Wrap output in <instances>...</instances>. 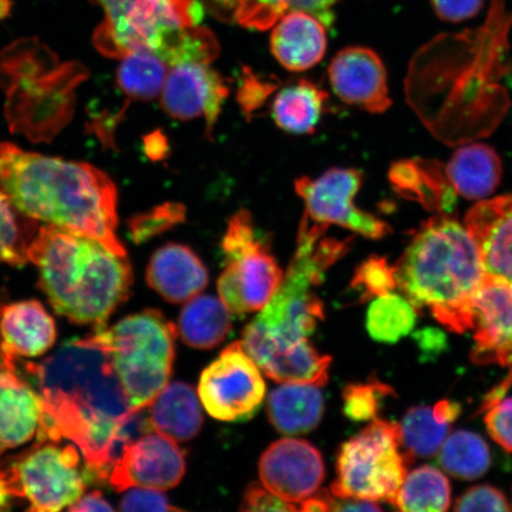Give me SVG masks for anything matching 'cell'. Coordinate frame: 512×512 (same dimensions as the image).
<instances>
[{"instance_id": "47", "label": "cell", "mask_w": 512, "mask_h": 512, "mask_svg": "<svg viewBox=\"0 0 512 512\" xmlns=\"http://www.w3.org/2000/svg\"><path fill=\"white\" fill-rule=\"evenodd\" d=\"M433 411L441 422L452 424L453 421L458 419L460 412H462V407H460L458 402L443 400L434 406Z\"/></svg>"}, {"instance_id": "43", "label": "cell", "mask_w": 512, "mask_h": 512, "mask_svg": "<svg viewBox=\"0 0 512 512\" xmlns=\"http://www.w3.org/2000/svg\"><path fill=\"white\" fill-rule=\"evenodd\" d=\"M485 0H431L435 14L448 23H460L476 17Z\"/></svg>"}, {"instance_id": "32", "label": "cell", "mask_w": 512, "mask_h": 512, "mask_svg": "<svg viewBox=\"0 0 512 512\" xmlns=\"http://www.w3.org/2000/svg\"><path fill=\"white\" fill-rule=\"evenodd\" d=\"M418 319V310L406 297L392 292L377 297L367 313V330L380 343H396L411 332Z\"/></svg>"}, {"instance_id": "17", "label": "cell", "mask_w": 512, "mask_h": 512, "mask_svg": "<svg viewBox=\"0 0 512 512\" xmlns=\"http://www.w3.org/2000/svg\"><path fill=\"white\" fill-rule=\"evenodd\" d=\"M329 79L339 99L370 113L392 106L386 66L374 50L351 47L339 51L329 67Z\"/></svg>"}, {"instance_id": "50", "label": "cell", "mask_w": 512, "mask_h": 512, "mask_svg": "<svg viewBox=\"0 0 512 512\" xmlns=\"http://www.w3.org/2000/svg\"><path fill=\"white\" fill-rule=\"evenodd\" d=\"M3 306H4V305H2V302H0V310H2V307H3ZM0 342H2V338H0Z\"/></svg>"}, {"instance_id": "27", "label": "cell", "mask_w": 512, "mask_h": 512, "mask_svg": "<svg viewBox=\"0 0 512 512\" xmlns=\"http://www.w3.org/2000/svg\"><path fill=\"white\" fill-rule=\"evenodd\" d=\"M441 165L428 160H406L392 166L390 182L399 194L414 197L427 208H434L444 214L456 203L454 191L446 170Z\"/></svg>"}, {"instance_id": "10", "label": "cell", "mask_w": 512, "mask_h": 512, "mask_svg": "<svg viewBox=\"0 0 512 512\" xmlns=\"http://www.w3.org/2000/svg\"><path fill=\"white\" fill-rule=\"evenodd\" d=\"M266 384L260 368L243 348L230 344L203 371L198 396L206 411L221 421H246L265 400Z\"/></svg>"}, {"instance_id": "6", "label": "cell", "mask_w": 512, "mask_h": 512, "mask_svg": "<svg viewBox=\"0 0 512 512\" xmlns=\"http://www.w3.org/2000/svg\"><path fill=\"white\" fill-rule=\"evenodd\" d=\"M105 12L95 30V48L123 59L147 50L165 62L185 29L200 25L203 8L198 0H91Z\"/></svg>"}, {"instance_id": "12", "label": "cell", "mask_w": 512, "mask_h": 512, "mask_svg": "<svg viewBox=\"0 0 512 512\" xmlns=\"http://www.w3.org/2000/svg\"><path fill=\"white\" fill-rule=\"evenodd\" d=\"M184 473V453L177 441L149 432L124 446L108 479L119 492L132 488L164 491L175 488Z\"/></svg>"}, {"instance_id": "45", "label": "cell", "mask_w": 512, "mask_h": 512, "mask_svg": "<svg viewBox=\"0 0 512 512\" xmlns=\"http://www.w3.org/2000/svg\"><path fill=\"white\" fill-rule=\"evenodd\" d=\"M69 510L75 512L113 511L114 508L100 491H93L91 494L82 495L78 502L69 507Z\"/></svg>"}, {"instance_id": "35", "label": "cell", "mask_w": 512, "mask_h": 512, "mask_svg": "<svg viewBox=\"0 0 512 512\" xmlns=\"http://www.w3.org/2000/svg\"><path fill=\"white\" fill-rule=\"evenodd\" d=\"M35 233L34 220L17 210L10 198L0 191V262L12 266L27 264Z\"/></svg>"}, {"instance_id": "41", "label": "cell", "mask_w": 512, "mask_h": 512, "mask_svg": "<svg viewBox=\"0 0 512 512\" xmlns=\"http://www.w3.org/2000/svg\"><path fill=\"white\" fill-rule=\"evenodd\" d=\"M486 411L484 421L491 438L512 452V398L498 401Z\"/></svg>"}, {"instance_id": "25", "label": "cell", "mask_w": 512, "mask_h": 512, "mask_svg": "<svg viewBox=\"0 0 512 512\" xmlns=\"http://www.w3.org/2000/svg\"><path fill=\"white\" fill-rule=\"evenodd\" d=\"M445 170L457 195L470 201H483L494 194L503 174L501 158L485 144L462 147L454 153Z\"/></svg>"}, {"instance_id": "16", "label": "cell", "mask_w": 512, "mask_h": 512, "mask_svg": "<svg viewBox=\"0 0 512 512\" xmlns=\"http://www.w3.org/2000/svg\"><path fill=\"white\" fill-rule=\"evenodd\" d=\"M472 307L476 342L472 361L512 367V287L485 275Z\"/></svg>"}, {"instance_id": "9", "label": "cell", "mask_w": 512, "mask_h": 512, "mask_svg": "<svg viewBox=\"0 0 512 512\" xmlns=\"http://www.w3.org/2000/svg\"><path fill=\"white\" fill-rule=\"evenodd\" d=\"M12 492L30 503V511H60L79 501L86 490L80 454L73 445L42 440L5 465Z\"/></svg>"}, {"instance_id": "4", "label": "cell", "mask_w": 512, "mask_h": 512, "mask_svg": "<svg viewBox=\"0 0 512 512\" xmlns=\"http://www.w3.org/2000/svg\"><path fill=\"white\" fill-rule=\"evenodd\" d=\"M394 266L396 285L416 310L428 307L447 330L473 329V299L485 273L469 230L439 214L426 221Z\"/></svg>"}, {"instance_id": "14", "label": "cell", "mask_w": 512, "mask_h": 512, "mask_svg": "<svg viewBox=\"0 0 512 512\" xmlns=\"http://www.w3.org/2000/svg\"><path fill=\"white\" fill-rule=\"evenodd\" d=\"M163 110L178 120H206L213 131L229 89L209 64L188 63L171 67L162 93Z\"/></svg>"}, {"instance_id": "40", "label": "cell", "mask_w": 512, "mask_h": 512, "mask_svg": "<svg viewBox=\"0 0 512 512\" xmlns=\"http://www.w3.org/2000/svg\"><path fill=\"white\" fill-rule=\"evenodd\" d=\"M456 511H511V504L501 490L491 485H477L467 490L454 505Z\"/></svg>"}, {"instance_id": "3", "label": "cell", "mask_w": 512, "mask_h": 512, "mask_svg": "<svg viewBox=\"0 0 512 512\" xmlns=\"http://www.w3.org/2000/svg\"><path fill=\"white\" fill-rule=\"evenodd\" d=\"M28 259L50 305L74 324L104 325L130 296L127 255L89 236L46 224L31 241Z\"/></svg>"}, {"instance_id": "1", "label": "cell", "mask_w": 512, "mask_h": 512, "mask_svg": "<svg viewBox=\"0 0 512 512\" xmlns=\"http://www.w3.org/2000/svg\"><path fill=\"white\" fill-rule=\"evenodd\" d=\"M25 368L41 396L37 440L73 441L89 476L107 479L126 444L155 432L149 407L133 411L110 358L91 336L64 343Z\"/></svg>"}, {"instance_id": "19", "label": "cell", "mask_w": 512, "mask_h": 512, "mask_svg": "<svg viewBox=\"0 0 512 512\" xmlns=\"http://www.w3.org/2000/svg\"><path fill=\"white\" fill-rule=\"evenodd\" d=\"M147 283L166 302L187 303L208 285V271L187 246L168 243L152 255L146 272Z\"/></svg>"}, {"instance_id": "21", "label": "cell", "mask_w": 512, "mask_h": 512, "mask_svg": "<svg viewBox=\"0 0 512 512\" xmlns=\"http://www.w3.org/2000/svg\"><path fill=\"white\" fill-rule=\"evenodd\" d=\"M41 414L40 394L18 370L0 367V454L34 438Z\"/></svg>"}, {"instance_id": "7", "label": "cell", "mask_w": 512, "mask_h": 512, "mask_svg": "<svg viewBox=\"0 0 512 512\" xmlns=\"http://www.w3.org/2000/svg\"><path fill=\"white\" fill-rule=\"evenodd\" d=\"M413 462L403 450L400 425L376 418L342 445L330 492L336 497L393 504Z\"/></svg>"}, {"instance_id": "42", "label": "cell", "mask_w": 512, "mask_h": 512, "mask_svg": "<svg viewBox=\"0 0 512 512\" xmlns=\"http://www.w3.org/2000/svg\"><path fill=\"white\" fill-rule=\"evenodd\" d=\"M121 511H179L160 490L132 488L120 501Z\"/></svg>"}, {"instance_id": "28", "label": "cell", "mask_w": 512, "mask_h": 512, "mask_svg": "<svg viewBox=\"0 0 512 512\" xmlns=\"http://www.w3.org/2000/svg\"><path fill=\"white\" fill-rule=\"evenodd\" d=\"M182 341L191 348L217 347L232 330V318L221 299L196 296L183 307L176 326Z\"/></svg>"}, {"instance_id": "37", "label": "cell", "mask_w": 512, "mask_h": 512, "mask_svg": "<svg viewBox=\"0 0 512 512\" xmlns=\"http://www.w3.org/2000/svg\"><path fill=\"white\" fill-rule=\"evenodd\" d=\"M351 288L357 293L361 303L393 292L396 285L394 266L380 256H371L357 268Z\"/></svg>"}, {"instance_id": "13", "label": "cell", "mask_w": 512, "mask_h": 512, "mask_svg": "<svg viewBox=\"0 0 512 512\" xmlns=\"http://www.w3.org/2000/svg\"><path fill=\"white\" fill-rule=\"evenodd\" d=\"M262 485L288 503H302L320 488L325 476L322 454L309 441H275L259 463Z\"/></svg>"}, {"instance_id": "49", "label": "cell", "mask_w": 512, "mask_h": 512, "mask_svg": "<svg viewBox=\"0 0 512 512\" xmlns=\"http://www.w3.org/2000/svg\"><path fill=\"white\" fill-rule=\"evenodd\" d=\"M147 153L151 158L160 159L168 153L169 146L168 142L164 138L163 134L155 133L147 140Z\"/></svg>"}, {"instance_id": "44", "label": "cell", "mask_w": 512, "mask_h": 512, "mask_svg": "<svg viewBox=\"0 0 512 512\" xmlns=\"http://www.w3.org/2000/svg\"><path fill=\"white\" fill-rule=\"evenodd\" d=\"M241 511H297L292 503H288L272 494L264 485L253 484L246 491L240 508Z\"/></svg>"}, {"instance_id": "46", "label": "cell", "mask_w": 512, "mask_h": 512, "mask_svg": "<svg viewBox=\"0 0 512 512\" xmlns=\"http://www.w3.org/2000/svg\"><path fill=\"white\" fill-rule=\"evenodd\" d=\"M416 341L419 342L420 348L425 352H437L443 351L446 347V336L443 332L435 329H425L418 332L415 335Z\"/></svg>"}, {"instance_id": "36", "label": "cell", "mask_w": 512, "mask_h": 512, "mask_svg": "<svg viewBox=\"0 0 512 512\" xmlns=\"http://www.w3.org/2000/svg\"><path fill=\"white\" fill-rule=\"evenodd\" d=\"M393 394V389L377 380L368 383H351L344 388V413L356 422L379 418L383 399Z\"/></svg>"}, {"instance_id": "11", "label": "cell", "mask_w": 512, "mask_h": 512, "mask_svg": "<svg viewBox=\"0 0 512 512\" xmlns=\"http://www.w3.org/2000/svg\"><path fill=\"white\" fill-rule=\"evenodd\" d=\"M362 182V172L355 169H332L316 179H297L296 191L305 203L303 220L324 229L335 224L368 239L384 238L392 232L390 226L355 206Z\"/></svg>"}, {"instance_id": "23", "label": "cell", "mask_w": 512, "mask_h": 512, "mask_svg": "<svg viewBox=\"0 0 512 512\" xmlns=\"http://www.w3.org/2000/svg\"><path fill=\"white\" fill-rule=\"evenodd\" d=\"M339 0H207L217 17L238 22L242 27L266 30L288 12L304 11L329 25L334 21L332 9Z\"/></svg>"}, {"instance_id": "34", "label": "cell", "mask_w": 512, "mask_h": 512, "mask_svg": "<svg viewBox=\"0 0 512 512\" xmlns=\"http://www.w3.org/2000/svg\"><path fill=\"white\" fill-rule=\"evenodd\" d=\"M403 450L411 458H427L439 453L451 431V424L441 422L431 407L409 409L401 425Z\"/></svg>"}, {"instance_id": "48", "label": "cell", "mask_w": 512, "mask_h": 512, "mask_svg": "<svg viewBox=\"0 0 512 512\" xmlns=\"http://www.w3.org/2000/svg\"><path fill=\"white\" fill-rule=\"evenodd\" d=\"M15 495L12 492L8 471L4 464H0V511L10 510Z\"/></svg>"}, {"instance_id": "20", "label": "cell", "mask_w": 512, "mask_h": 512, "mask_svg": "<svg viewBox=\"0 0 512 512\" xmlns=\"http://www.w3.org/2000/svg\"><path fill=\"white\" fill-rule=\"evenodd\" d=\"M0 338L10 362L16 363L18 357H38L56 342L55 322L37 300L4 305L0 310Z\"/></svg>"}, {"instance_id": "18", "label": "cell", "mask_w": 512, "mask_h": 512, "mask_svg": "<svg viewBox=\"0 0 512 512\" xmlns=\"http://www.w3.org/2000/svg\"><path fill=\"white\" fill-rule=\"evenodd\" d=\"M486 277L512 287V194L479 201L465 217Z\"/></svg>"}, {"instance_id": "33", "label": "cell", "mask_w": 512, "mask_h": 512, "mask_svg": "<svg viewBox=\"0 0 512 512\" xmlns=\"http://www.w3.org/2000/svg\"><path fill=\"white\" fill-rule=\"evenodd\" d=\"M169 66L151 51L140 50L121 59L118 83L134 100H152L163 91Z\"/></svg>"}, {"instance_id": "26", "label": "cell", "mask_w": 512, "mask_h": 512, "mask_svg": "<svg viewBox=\"0 0 512 512\" xmlns=\"http://www.w3.org/2000/svg\"><path fill=\"white\" fill-rule=\"evenodd\" d=\"M149 420L153 431L177 443L194 439L203 424L194 388L184 382L168 383L149 406Z\"/></svg>"}, {"instance_id": "30", "label": "cell", "mask_w": 512, "mask_h": 512, "mask_svg": "<svg viewBox=\"0 0 512 512\" xmlns=\"http://www.w3.org/2000/svg\"><path fill=\"white\" fill-rule=\"evenodd\" d=\"M450 504L451 485L447 477L426 465L407 473L392 505L401 511L443 512Z\"/></svg>"}, {"instance_id": "8", "label": "cell", "mask_w": 512, "mask_h": 512, "mask_svg": "<svg viewBox=\"0 0 512 512\" xmlns=\"http://www.w3.org/2000/svg\"><path fill=\"white\" fill-rule=\"evenodd\" d=\"M227 265L217 290L235 315L261 311L284 279V272L253 226L252 216L240 210L228 223L222 242Z\"/></svg>"}, {"instance_id": "22", "label": "cell", "mask_w": 512, "mask_h": 512, "mask_svg": "<svg viewBox=\"0 0 512 512\" xmlns=\"http://www.w3.org/2000/svg\"><path fill=\"white\" fill-rule=\"evenodd\" d=\"M271 49L281 66L292 72H304L325 55L324 23L304 11L288 12L273 27Z\"/></svg>"}, {"instance_id": "24", "label": "cell", "mask_w": 512, "mask_h": 512, "mask_svg": "<svg viewBox=\"0 0 512 512\" xmlns=\"http://www.w3.org/2000/svg\"><path fill=\"white\" fill-rule=\"evenodd\" d=\"M323 413L324 395L316 384L283 383L268 396V418L281 434L309 433L319 425Z\"/></svg>"}, {"instance_id": "2", "label": "cell", "mask_w": 512, "mask_h": 512, "mask_svg": "<svg viewBox=\"0 0 512 512\" xmlns=\"http://www.w3.org/2000/svg\"><path fill=\"white\" fill-rule=\"evenodd\" d=\"M0 191L29 219L89 236L126 255L115 234L117 188L95 166L0 143Z\"/></svg>"}, {"instance_id": "38", "label": "cell", "mask_w": 512, "mask_h": 512, "mask_svg": "<svg viewBox=\"0 0 512 512\" xmlns=\"http://www.w3.org/2000/svg\"><path fill=\"white\" fill-rule=\"evenodd\" d=\"M185 220V208L182 204L168 203L157 208L151 213L137 219L132 224L134 239L138 242L152 238V236L164 233L165 230L176 226Z\"/></svg>"}, {"instance_id": "15", "label": "cell", "mask_w": 512, "mask_h": 512, "mask_svg": "<svg viewBox=\"0 0 512 512\" xmlns=\"http://www.w3.org/2000/svg\"><path fill=\"white\" fill-rule=\"evenodd\" d=\"M242 345L256 366L279 383H309L323 387L329 379L331 357L320 355L309 339L293 344L272 342L253 328L243 330Z\"/></svg>"}, {"instance_id": "31", "label": "cell", "mask_w": 512, "mask_h": 512, "mask_svg": "<svg viewBox=\"0 0 512 512\" xmlns=\"http://www.w3.org/2000/svg\"><path fill=\"white\" fill-rule=\"evenodd\" d=\"M439 463L448 475L473 480L488 472L491 453L488 444L478 434L458 431L447 437L441 446Z\"/></svg>"}, {"instance_id": "29", "label": "cell", "mask_w": 512, "mask_h": 512, "mask_svg": "<svg viewBox=\"0 0 512 512\" xmlns=\"http://www.w3.org/2000/svg\"><path fill=\"white\" fill-rule=\"evenodd\" d=\"M328 99L315 83L302 80L281 91L273 104L275 124L288 133L305 134L315 131Z\"/></svg>"}, {"instance_id": "5", "label": "cell", "mask_w": 512, "mask_h": 512, "mask_svg": "<svg viewBox=\"0 0 512 512\" xmlns=\"http://www.w3.org/2000/svg\"><path fill=\"white\" fill-rule=\"evenodd\" d=\"M177 328L162 312L145 310L110 326H96L93 341L106 351L133 411L147 408L168 386Z\"/></svg>"}, {"instance_id": "51", "label": "cell", "mask_w": 512, "mask_h": 512, "mask_svg": "<svg viewBox=\"0 0 512 512\" xmlns=\"http://www.w3.org/2000/svg\"><path fill=\"white\" fill-rule=\"evenodd\" d=\"M511 510H512V504H511Z\"/></svg>"}, {"instance_id": "39", "label": "cell", "mask_w": 512, "mask_h": 512, "mask_svg": "<svg viewBox=\"0 0 512 512\" xmlns=\"http://www.w3.org/2000/svg\"><path fill=\"white\" fill-rule=\"evenodd\" d=\"M275 89H277V82L254 74L249 68L243 69L242 83L238 92V101L242 112L252 115L260 110Z\"/></svg>"}]
</instances>
